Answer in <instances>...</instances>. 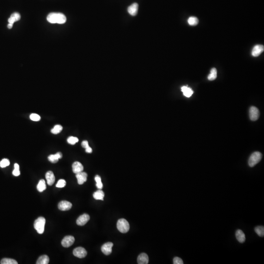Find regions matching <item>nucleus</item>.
Returning <instances> with one entry per match:
<instances>
[{"label":"nucleus","instance_id":"1","mask_svg":"<svg viewBox=\"0 0 264 264\" xmlns=\"http://www.w3.org/2000/svg\"><path fill=\"white\" fill-rule=\"evenodd\" d=\"M47 20L52 24H63L66 23L67 18L63 13L53 12L48 15Z\"/></svg>","mask_w":264,"mask_h":264},{"label":"nucleus","instance_id":"2","mask_svg":"<svg viewBox=\"0 0 264 264\" xmlns=\"http://www.w3.org/2000/svg\"><path fill=\"white\" fill-rule=\"evenodd\" d=\"M45 224V218L40 217L35 220L34 223V227L39 234H42L44 232Z\"/></svg>","mask_w":264,"mask_h":264},{"label":"nucleus","instance_id":"3","mask_svg":"<svg viewBox=\"0 0 264 264\" xmlns=\"http://www.w3.org/2000/svg\"><path fill=\"white\" fill-rule=\"evenodd\" d=\"M262 158V154L259 152H255L250 156L249 160V165L250 167H253L259 163Z\"/></svg>","mask_w":264,"mask_h":264},{"label":"nucleus","instance_id":"4","mask_svg":"<svg viewBox=\"0 0 264 264\" xmlns=\"http://www.w3.org/2000/svg\"><path fill=\"white\" fill-rule=\"evenodd\" d=\"M117 228L121 233H127L130 229V225L126 219H120L117 221Z\"/></svg>","mask_w":264,"mask_h":264},{"label":"nucleus","instance_id":"5","mask_svg":"<svg viewBox=\"0 0 264 264\" xmlns=\"http://www.w3.org/2000/svg\"><path fill=\"white\" fill-rule=\"evenodd\" d=\"M249 115H250V119L251 120H257L259 117V111L256 107H251L250 108V111H249Z\"/></svg>","mask_w":264,"mask_h":264},{"label":"nucleus","instance_id":"6","mask_svg":"<svg viewBox=\"0 0 264 264\" xmlns=\"http://www.w3.org/2000/svg\"><path fill=\"white\" fill-rule=\"evenodd\" d=\"M73 254L78 258H83L86 257L87 254V252L83 247H78L73 250Z\"/></svg>","mask_w":264,"mask_h":264},{"label":"nucleus","instance_id":"7","mask_svg":"<svg viewBox=\"0 0 264 264\" xmlns=\"http://www.w3.org/2000/svg\"><path fill=\"white\" fill-rule=\"evenodd\" d=\"M75 239L72 236H67L65 237L61 242L62 246L65 247H69L73 245Z\"/></svg>","mask_w":264,"mask_h":264},{"label":"nucleus","instance_id":"8","mask_svg":"<svg viewBox=\"0 0 264 264\" xmlns=\"http://www.w3.org/2000/svg\"><path fill=\"white\" fill-rule=\"evenodd\" d=\"M113 245H114L112 242H107L104 244L101 247L102 252H103L104 254L109 255L112 252Z\"/></svg>","mask_w":264,"mask_h":264},{"label":"nucleus","instance_id":"9","mask_svg":"<svg viewBox=\"0 0 264 264\" xmlns=\"http://www.w3.org/2000/svg\"><path fill=\"white\" fill-rule=\"evenodd\" d=\"M90 218V216L88 214H83V215L80 216L79 218L77 219V225L80 226H84L89 221Z\"/></svg>","mask_w":264,"mask_h":264},{"label":"nucleus","instance_id":"10","mask_svg":"<svg viewBox=\"0 0 264 264\" xmlns=\"http://www.w3.org/2000/svg\"><path fill=\"white\" fill-rule=\"evenodd\" d=\"M58 207L61 211H69L72 208V204L68 201H62L58 203Z\"/></svg>","mask_w":264,"mask_h":264},{"label":"nucleus","instance_id":"11","mask_svg":"<svg viewBox=\"0 0 264 264\" xmlns=\"http://www.w3.org/2000/svg\"><path fill=\"white\" fill-rule=\"evenodd\" d=\"M264 45H257L253 48L251 54L254 57H258L264 52Z\"/></svg>","mask_w":264,"mask_h":264},{"label":"nucleus","instance_id":"12","mask_svg":"<svg viewBox=\"0 0 264 264\" xmlns=\"http://www.w3.org/2000/svg\"><path fill=\"white\" fill-rule=\"evenodd\" d=\"M88 174L86 172H81L76 174V177L77 179L78 183L80 185L83 184L87 180Z\"/></svg>","mask_w":264,"mask_h":264},{"label":"nucleus","instance_id":"13","mask_svg":"<svg viewBox=\"0 0 264 264\" xmlns=\"http://www.w3.org/2000/svg\"><path fill=\"white\" fill-rule=\"evenodd\" d=\"M73 167V171L75 174H77L80 172H82L84 169V167L81 163L78 161H75L73 164L72 165Z\"/></svg>","mask_w":264,"mask_h":264},{"label":"nucleus","instance_id":"14","mask_svg":"<svg viewBox=\"0 0 264 264\" xmlns=\"http://www.w3.org/2000/svg\"><path fill=\"white\" fill-rule=\"evenodd\" d=\"M62 154L61 152H58L55 154L50 155L48 157V160L51 163L55 164L58 161L59 159H62Z\"/></svg>","mask_w":264,"mask_h":264},{"label":"nucleus","instance_id":"15","mask_svg":"<svg viewBox=\"0 0 264 264\" xmlns=\"http://www.w3.org/2000/svg\"><path fill=\"white\" fill-rule=\"evenodd\" d=\"M45 178L47 179L48 184L49 185H53L55 182V176L52 171H49L47 172L45 174Z\"/></svg>","mask_w":264,"mask_h":264},{"label":"nucleus","instance_id":"16","mask_svg":"<svg viewBox=\"0 0 264 264\" xmlns=\"http://www.w3.org/2000/svg\"><path fill=\"white\" fill-rule=\"evenodd\" d=\"M139 9V5L137 3H134L128 8V12L131 15H136Z\"/></svg>","mask_w":264,"mask_h":264},{"label":"nucleus","instance_id":"17","mask_svg":"<svg viewBox=\"0 0 264 264\" xmlns=\"http://www.w3.org/2000/svg\"><path fill=\"white\" fill-rule=\"evenodd\" d=\"M149 262L148 255L145 253L140 254L137 258V263L139 264H147Z\"/></svg>","mask_w":264,"mask_h":264},{"label":"nucleus","instance_id":"18","mask_svg":"<svg viewBox=\"0 0 264 264\" xmlns=\"http://www.w3.org/2000/svg\"><path fill=\"white\" fill-rule=\"evenodd\" d=\"M235 236L237 240L240 243H244L246 241L245 233L242 230H237L236 232Z\"/></svg>","mask_w":264,"mask_h":264},{"label":"nucleus","instance_id":"19","mask_svg":"<svg viewBox=\"0 0 264 264\" xmlns=\"http://www.w3.org/2000/svg\"><path fill=\"white\" fill-rule=\"evenodd\" d=\"M21 19V15L18 12H14L10 16L8 19V22L10 24H14L16 22L18 21Z\"/></svg>","mask_w":264,"mask_h":264},{"label":"nucleus","instance_id":"20","mask_svg":"<svg viewBox=\"0 0 264 264\" xmlns=\"http://www.w3.org/2000/svg\"><path fill=\"white\" fill-rule=\"evenodd\" d=\"M182 91L185 97H190L193 93V91L190 89V88H188L187 86H183L182 87Z\"/></svg>","mask_w":264,"mask_h":264},{"label":"nucleus","instance_id":"21","mask_svg":"<svg viewBox=\"0 0 264 264\" xmlns=\"http://www.w3.org/2000/svg\"><path fill=\"white\" fill-rule=\"evenodd\" d=\"M49 258L48 255H43L41 256L37 260V264H48L49 263Z\"/></svg>","mask_w":264,"mask_h":264},{"label":"nucleus","instance_id":"22","mask_svg":"<svg viewBox=\"0 0 264 264\" xmlns=\"http://www.w3.org/2000/svg\"><path fill=\"white\" fill-rule=\"evenodd\" d=\"M93 197L96 200H103L104 199V193L103 191L99 190L95 192L93 194Z\"/></svg>","mask_w":264,"mask_h":264},{"label":"nucleus","instance_id":"23","mask_svg":"<svg viewBox=\"0 0 264 264\" xmlns=\"http://www.w3.org/2000/svg\"><path fill=\"white\" fill-rule=\"evenodd\" d=\"M37 189L40 192H42L46 189V184L44 179H42L40 180L37 186Z\"/></svg>","mask_w":264,"mask_h":264},{"label":"nucleus","instance_id":"24","mask_svg":"<svg viewBox=\"0 0 264 264\" xmlns=\"http://www.w3.org/2000/svg\"><path fill=\"white\" fill-rule=\"evenodd\" d=\"M217 76V71L216 69L212 68L211 69V73L208 75V79L210 81L215 80Z\"/></svg>","mask_w":264,"mask_h":264},{"label":"nucleus","instance_id":"25","mask_svg":"<svg viewBox=\"0 0 264 264\" xmlns=\"http://www.w3.org/2000/svg\"><path fill=\"white\" fill-rule=\"evenodd\" d=\"M256 233L259 236L263 237L264 236V227L263 226H258L254 228Z\"/></svg>","mask_w":264,"mask_h":264},{"label":"nucleus","instance_id":"26","mask_svg":"<svg viewBox=\"0 0 264 264\" xmlns=\"http://www.w3.org/2000/svg\"><path fill=\"white\" fill-rule=\"evenodd\" d=\"M63 130V127L60 125H56L51 130V132L53 134L57 135L59 134Z\"/></svg>","mask_w":264,"mask_h":264},{"label":"nucleus","instance_id":"27","mask_svg":"<svg viewBox=\"0 0 264 264\" xmlns=\"http://www.w3.org/2000/svg\"><path fill=\"white\" fill-rule=\"evenodd\" d=\"M2 264H17L18 262L15 260L10 258H4L1 261Z\"/></svg>","mask_w":264,"mask_h":264},{"label":"nucleus","instance_id":"28","mask_svg":"<svg viewBox=\"0 0 264 264\" xmlns=\"http://www.w3.org/2000/svg\"><path fill=\"white\" fill-rule=\"evenodd\" d=\"M199 23V20L196 17H190L188 19V23L190 26H196Z\"/></svg>","mask_w":264,"mask_h":264},{"label":"nucleus","instance_id":"29","mask_svg":"<svg viewBox=\"0 0 264 264\" xmlns=\"http://www.w3.org/2000/svg\"><path fill=\"white\" fill-rule=\"evenodd\" d=\"M95 179L96 183H97L96 186H97V187L99 189H101L103 187V184L102 183L100 177L98 175H97L95 177Z\"/></svg>","mask_w":264,"mask_h":264},{"label":"nucleus","instance_id":"30","mask_svg":"<svg viewBox=\"0 0 264 264\" xmlns=\"http://www.w3.org/2000/svg\"><path fill=\"white\" fill-rule=\"evenodd\" d=\"M78 140H79L77 137H74V136H69L67 140V141L69 144L72 145L75 144L76 143L78 142Z\"/></svg>","mask_w":264,"mask_h":264},{"label":"nucleus","instance_id":"31","mask_svg":"<svg viewBox=\"0 0 264 264\" xmlns=\"http://www.w3.org/2000/svg\"><path fill=\"white\" fill-rule=\"evenodd\" d=\"M10 164V162L9 160L4 159L0 162V166L2 168H5L6 166H9Z\"/></svg>","mask_w":264,"mask_h":264},{"label":"nucleus","instance_id":"32","mask_svg":"<svg viewBox=\"0 0 264 264\" xmlns=\"http://www.w3.org/2000/svg\"><path fill=\"white\" fill-rule=\"evenodd\" d=\"M66 185V182L64 179H61L58 180L56 184V187L58 188H63Z\"/></svg>","mask_w":264,"mask_h":264},{"label":"nucleus","instance_id":"33","mask_svg":"<svg viewBox=\"0 0 264 264\" xmlns=\"http://www.w3.org/2000/svg\"><path fill=\"white\" fill-rule=\"evenodd\" d=\"M30 120L34 121H38L41 120V117L39 115L36 114H32L30 116Z\"/></svg>","mask_w":264,"mask_h":264},{"label":"nucleus","instance_id":"34","mask_svg":"<svg viewBox=\"0 0 264 264\" xmlns=\"http://www.w3.org/2000/svg\"><path fill=\"white\" fill-rule=\"evenodd\" d=\"M173 264H183V260L181 258H179V257H175L174 258Z\"/></svg>","mask_w":264,"mask_h":264},{"label":"nucleus","instance_id":"35","mask_svg":"<svg viewBox=\"0 0 264 264\" xmlns=\"http://www.w3.org/2000/svg\"><path fill=\"white\" fill-rule=\"evenodd\" d=\"M13 175L15 176H19L20 175V169L14 168V170H13L12 172Z\"/></svg>","mask_w":264,"mask_h":264},{"label":"nucleus","instance_id":"36","mask_svg":"<svg viewBox=\"0 0 264 264\" xmlns=\"http://www.w3.org/2000/svg\"><path fill=\"white\" fill-rule=\"evenodd\" d=\"M81 145L83 148H85V149L89 146L88 142L87 140H84V141H83L82 142Z\"/></svg>","mask_w":264,"mask_h":264},{"label":"nucleus","instance_id":"37","mask_svg":"<svg viewBox=\"0 0 264 264\" xmlns=\"http://www.w3.org/2000/svg\"><path fill=\"white\" fill-rule=\"evenodd\" d=\"M86 152L88 153H92L93 152V150L92 149L91 147H90V146H89L87 148H86Z\"/></svg>","mask_w":264,"mask_h":264},{"label":"nucleus","instance_id":"38","mask_svg":"<svg viewBox=\"0 0 264 264\" xmlns=\"http://www.w3.org/2000/svg\"><path fill=\"white\" fill-rule=\"evenodd\" d=\"M12 27H13V24H10V23H9V24H8V25H7V28H8V29H12Z\"/></svg>","mask_w":264,"mask_h":264}]
</instances>
